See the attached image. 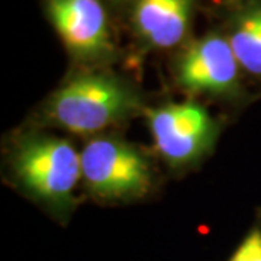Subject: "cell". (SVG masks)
<instances>
[{
  "instance_id": "7",
  "label": "cell",
  "mask_w": 261,
  "mask_h": 261,
  "mask_svg": "<svg viewBox=\"0 0 261 261\" xmlns=\"http://www.w3.org/2000/svg\"><path fill=\"white\" fill-rule=\"evenodd\" d=\"M196 0H134L130 20L137 38L152 49H171L186 39Z\"/></svg>"
},
{
  "instance_id": "3",
  "label": "cell",
  "mask_w": 261,
  "mask_h": 261,
  "mask_svg": "<svg viewBox=\"0 0 261 261\" xmlns=\"http://www.w3.org/2000/svg\"><path fill=\"white\" fill-rule=\"evenodd\" d=\"M82 180L89 192L106 200L144 196L151 187V168L135 147L113 137L94 138L84 145Z\"/></svg>"
},
{
  "instance_id": "9",
  "label": "cell",
  "mask_w": 261,
  "mask_h": 261,
  "mask_svg": "<svg viewBox=\"0 0 261 261\" xmlns=\"http://www.w3.org/2000/svg\"><path fill=\"white\" fill-rule=\"evenodd\" d=\"M228 261H261V228H254Z\"/></svg>"
},
{
  "instance_id": "5",
  "label": "cell",
  "mask_w": 261,
  "mask_h": 261,
  "mask_svg": "<svg viewBox=\"0 0 261 261\" xmlns=\"http://www.w3.org/2000/svg\"><path fill=\"white\" fill-rule=\"evenodd\" d=\"M177 84L190 93L235 96L241 67L225 35L209 32L189 44L174 67Z\"/></svg>"
},
{
  "instance_id": "4",
  "label": "cell",
  "mask_w": 261,
  "mask_h": 261,
  "mask_svg": "<svg viewBox=\"0 0 261 261\" xmlns=\"http://www.w3.org/2000/svg\"><path fill=\"white\" fill-rule=\"evenodd\" d=\"M148 128L160 155L174 167L193 164L214 148L218 125L195 102L167 103L147 113Z\"/></svg>"
},
{
  "instance_id": "6",
  "label": "cell",
  "mask_w": 261,
  "mask_h": 261,
  "mask_svg": "<svg viewBox=\"0 0 261 261\" xmlns=\"http://www.w3.org/2000/svg\"><path fill=\"white\" fill-rule=\"evenodd\" d=\"M53 27L79 61L102 63L113 54L112 35L102 0H45Z\"/></svg>"
},
{
  "instance_id": "1",
  "label": "cell",
  "mask_w": 261,
  "mask_h": 261,
  "mask_svg": "<svg viewBox=\"0 0 261 261\" xmlns=\"http://www.w3.org/2000/svg\"><path fill=\"white\" fill-rule=\"evenodd\" d=\"M140 109V97L128 84L113 75L90 73L63 84L45 103L42 121L92 135L126 121Z\"/></svg>"
},
{
  "instance_id": "8",
  "label": "cell",
  "mask_w": 261,
  "mask_h": 261,
  "mask_svg": "<svg viewBox=\"0 0 261 261\" xmlns=\"http://www.w3.org/2000/svg\"><path fill=\"white\" fill-rule=\"evenodd\" d=\"M225 37L241 70L261 77V0H240Z\"/></svg>"
},
{
  "instance_id": "10",
  "label": "cell",
  "mask_w": 261,
  "mask_h": 261,
  "mask_svg": "<svg viewBox=\"0 0 261 261\" xmlns=\"http://www.w3.org/2000/svg\"><path fill=\"white\" fill-rule=\"evenodd\" d=\"M112 5L115 6H125V5H128V3H132L134 0H109Z\"/></svg>"
},
{
  "instance_id": "2",
  "label": "cell",
  "mask_w": 261,
  "mask_h": 261,
  "mask_svg": "<svg viewBox=\"0 0 261 261\" xmlns=\"http://www.w3.org/2000/svg\"><path fill=\"white\" fill-rule=\"evenodd\" d=\"M12 170L29 195L57 212H67L82 180V155L63 138L28 135L15 147Z\"/></svg>"
}]
</instances>
